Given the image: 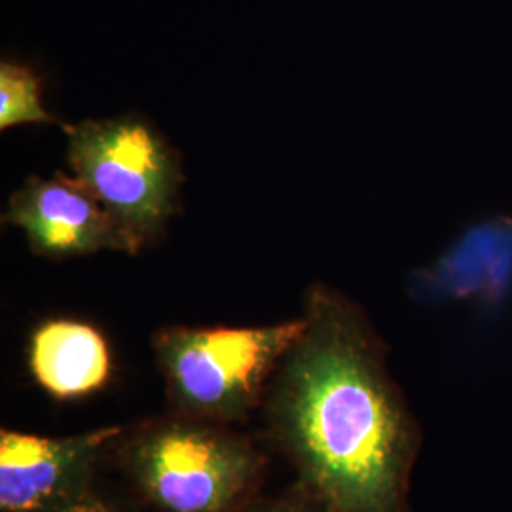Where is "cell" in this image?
Masks as SVG:
<instances>
[{
	"label": "cell",
	"instance_id": "30bf717a",
	"mask_svg": "<svg viewBox=\"0 0 512 512\" xmlns=\"http://www.w3.org/2000/svg\"><path fill=\"white\" fill-rule=\"evenodd\" d=\"M238 512H325L310 494L294 484L283 495H277L272 499H253L249 505H245Z\"/></svg>",
	"mask_w": 512,
	"mask_h": 512
},
{
	"label": "cell",
	"instance_id": "277c9868",
	"mask_svg": "<svg viewBox=\"0 0 512 512\" xmlns=\"http://www.w3.org/2000/svg\"><path fill=\"white\" fill-rule=\"evenodd\" d=\"M67 158L129 243L131 255L164 232L183 181L175 150L141 116L67 128Z\"/></svg>",
	"mask_w": 512,
	"mask_h": 512
},
{
	"label": "cell",
	"instance_id": "7a4b0ae2",
	"mask_svg": "<svg viewBox=\"0 0 512 512\" xmlns=\"http://www.w3.org/2000/svg\"><path fill=\"white\" fill-rule=\"evenodd\" d=\"M118 465L160 512H238L256 499L268 459L255 442L213 421H145L116 448Z\"/></svg>",
	"mask_w": 512,
	"mask_h": 512
},
{
	"label": "cell",
	"instance_id": "8fae6325",
	"mask_svg": "<svg viewBox=\"0 0 512 512\" xmlns=\"http://www.w3.org/2000/svg\"><path fill=\"white\" fill-rule=\"evenodd\" d=\"M33 512H120L109 499H105L103 495L99 494L95 488L90 492H84V494L76 495L71 497L67 501H61V503H55L50 507H44V509H38Z\"/></svg>",
	"mask_w": 512,
	"mask_h": 512
},
{
	"label": "cell",
	"instance_id": "8992f818",
	"mask_svg": "<svg viewBox=\"0 0 512 512\" xmlns=\"http://www.w3.org/2000/svg\"><path fill=\"white\" fill-rule=\"evenodd\" d=\"M4 220L27 236L31 251L63 260L99 251L129 253V243L109 211L76 177H31L12 194Z\"/></svg>",
	"mask_w": 512,
	"mask_h": 512
},
{
	"label": "cell",
	"instance_id": "6da1fadb",
	"mask_svg": "<svg viewBox=\"0 0 512 512\" xmlns=\"http://www.w3.org/2000/svg\"><path fill=\"white\" fill-rule=\"evenodd\" d=\"M304 329L277 366L264 425L325 512H412L421 429L363 308L315 283Z\"/></svg>",
	"mask_w": 512,
	"mask_h": 512
},
{
	"label": "cell",
	"instance_id": "ba28073f",
	"mask_svg": "<svg viewBox=\"0 0 512 512\" xmlns=\"http://www.w3.org/2000/svg\"><path fill=\"white\" fill-rule=\"evenodd\" d=\"M29 370L55 401H76L109 384L112 355L103 332L86 321L57 317L33 330Z\"/></svg>",
	"mask_w": 512,
	"mask_h": 512
},
{
	"label": "cell",
	"instance_id": "5b68a950",
	"mask_svg": "<svg viewBox=\"0 0 512 512\" xmlns=\"http://www.w3.org/2000/svg\"><path fill=\"white\" fill-rule=\"evenodd\" d=\"M122 427H97L69 437L0 431V512H33L95 486L99 463Z\"/></svg>",
	"mask_w": 512,
	"mask_h": 512
},
{
	"label": "cell",
	"instance_id": "52a82bcc",
	"mask_svg": "<svg viewBox=\"0 0 512 512\" xmlns=\"http://www.w3.org/2000/svg\"><path fill=\"white\" fill-rule=\"evenodd\" d=\"M512 289V220L492 219L469 228L429 268L408 277V291L427 304L475 298L501 306Z\"/></svg>",
	"mask_w": 512,
	"mask_h": 512
},
{
	"label": "cell",
	"instance_id": "9c48e42d",
	"mask_svg": "<svg viewBox=\"0 0 512 512\" xmlns=\"http://www.w3.org/2000/svg\"><path fill=\"white\" fill-rule=\"evenodd\" d=\"M19 124H59V120L42 107L37 74L4 61L0 65V129Z\"/></svg>",
	"mask_w": 512,
	"mask_h": 512
},
{
	"label": "cell",
	"instance_id": "3957f363",
	"mask_svg": "<svg viewBox=\"0 0 512 512\" xmlns=\"http://www.w3.org/2000/svg\"><path fill=\"white\" fill-rule=\"evenodd\" d=\"M304 317L266 327H164L152 338L171 414L232 425L262 408Z\"/></svg>",
	"mask_w": 512,
	"mask_h": 512
}]
</instances>
